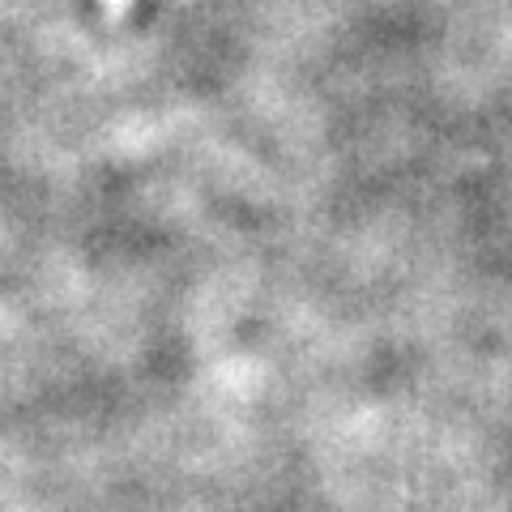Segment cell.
Wrapping results in <instances>:
<instances>
[{
	"label": "cell",
	"instance_id": "1",
	"mask_svg": "<svg viewBox=\"0 0 512 512\" xmlns=\"http://www.w3.org/2000/svg\"><path fill=\"white\" fill-rule=\"evenodd\" d=\"M124 5H128V0H103V9H107V13H124Z\"/></svg>",
	"mask_w": 512,
	"mask_h": 512
}]
</instances>
